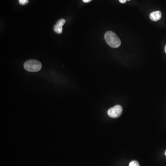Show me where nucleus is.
I'll list each match as a JSON object with an SVG mask.
<instances>
[{
  "instance_id": "nucleus-1",
  "label": "nucleus",
  "mask_w": 166,
  "mask_h": 166,
  "mask_svg": "<svg viewBox=\"0 0 166 166\" xmlns=\"http://www.w3.org/2000/svg\"><path fill=\"white\" fill-rule=\"evenodd\" d=\"M104 38L107 44L112 48H117L121 46V40L114 32L111 31L107 32L105 34Z\"/></svg>"
},
{
  "instance_id": "nucleus-2",
  "label": "nucleus",
  "mask_w": 166,
  "mask_h": 166,
  "mask_svg": "<svg viewBox=\"0 0 166 166\" xmlns=\"http://www.w3.org/2000/svg\"><path fill=\"white\" fill-rule=\"evenodd\" d=\"M24 66L25 69L28 72H38L41 69L42 66L39 61L30 60L25 63Z\"/></svg>"
},
{
  "instance_id": "nucleus-3",
  "label": "nucleus",
  "mask_w": 166,
  "mask_h": 166,
  "mask_svg": "<svg viewBox=\"0 0 166 166\" xmlns=\"http://www.w3.org/2000/svg\"><path fill=\"white\" fill-rule=\"evenodd\" d=\"M122 110V107L118 105L109 109L107 111V114L110 117L116 118L121 116Z\"/></svg>"
},
{
  "instance_id": "nucleus-4",
  "label": "nucleus",
  "mask_w": 166,
  "mask_h": 166,
  "mask_svg": "<svg viewBox=\"0 0 166 166\" xmlns=\"http://www.w3.org/2000/svg\"><path fill=\"white\" fill-rule=\"evenodd\" d=\"M66 21L64 19H61L57 22V24L54 27V32L57 33L61 34L62 32V26L65 23Z\"/></svg>"
},
{
  "instance_id": "nucleus-5",
  "label": "nucleus",
  "mask_w": 166,
  "mask_h": 166,
  "mask_svg": "<svg viewBox=\"0 0 166 166\" xmlns=\"http://www.w3.org/2000/svg\"><path fill=\"white\" fill-rule=\"evenodd\" d=\"M150 18L151 20L153 21H157L160 20L162 18V12L160 11L152 12L150 14Z\"/></svg>"
},
{
  "instance_id": "nucleus-6",
  "label": "nucleus",
  "mask_w": 166,
  "mask_h": 166,
  "mask_svg": "<svg viewBox=\"0 0 166 166\" xmlns=\"http://www.w3.org/2000/svg\"><path fill=\"white\" fill-rule=\"evenodd\" d=\"M129 166H140L139 163L136 161H133L129 163Z\"/></svg>"
},
{
  "instance_id": "nucleus-7",
  "label": "nucleus",
  "mask_w": 166,
  "mask_h": 166,
  "mask_svg": "<svg viewBox=\"0 0 166 166\" xmlns=\"http://www.w3.org/2000/svg\"><path fill=\"white\" fill-rule=\"evenodd\" d=\"M19 3L21 5H25L28 3V0H18Z\"/></svg>"
},
{
  "instance_id": "nucleus-8",
  "label": "nucleus",
  "mask_w": 166,
  "mask_h": 166,
  "mask_svg": "<svg viewBox=\"0 0 166 166\" xmlns=\"http://www.w3.org/2000/svg\"><path fill=\"white\" fill-rule=\"evenodd\" d=\"M119 1L121 4H125L126 1V0H119Z\"/></svg>"
},
{
  "instance_id": "nucleus-9",
  "label": "nucleus",
  "mask_w": 166,
  "mask_h": 166,
  "mask_svg": "<svg viewBox=\"0 0 166 166\" xmlns=\"http://www.w3.org/2000/svg\"><path fill=\"white\" fill-rule=\"evenodd\" d=\"M92 0H83V2L85 3H88V2H90Z\"/></svg>"
},
{
  "instance_id": "nucleus-10",
  "label": "nucleus",
  "mask_w": 166,
  "mask_h": 166,
  "mask_svg": "<svg viewBox=\"0 0 166 166\" xmlns=\"http://www.w3.org/2000/svg\"><path fill=\"white\" fill-rule=\"evenodd\" d=\"M164 50H165V53H166V46H165V49H164Z\"/></svg>"
},
{
  "instance_id": "nucleus-11",
  "label": "nucleus",
  "mask_w": 166,
  "mask_h": 166,
  "mask_svg": "<svg viewBox=\"0 0 166 166\" xmlns=\"http://www.w3.org/2000/svg\"><path fill=\"white\" fill-rule=\"evenodd\" d=\"M165 155H166V151H165Z\"/></svg>"
},
{
  "instance_id": "nucleus-12",
  "label": "nucleus",
  "mask_w": 166,
  "mask_h": 166,
  "mask_svg": "<svg viewBox=\"0 0 166 166\" xmlns=\"http://www.w3.org/2000/svg\"><path fill=\"white\" fill-rule=\"evenodd\" d=\"M126 1H130V0H126Z\"/></svg>"
}]
</instances>
